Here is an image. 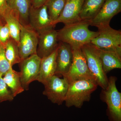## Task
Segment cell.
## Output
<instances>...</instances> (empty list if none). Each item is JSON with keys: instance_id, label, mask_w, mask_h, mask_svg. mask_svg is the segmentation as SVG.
<instances>
[{"instance_id": "obj_1", "label": "cell", "mask_w": 121, "mask_h": 121, "mask_svg": "<svg viewBox=\"0 0 121 121\" xmlns=\"http://www.w3.org/2000/svg\"><path fill=\"white\" fill-rule=\"evenodd\" d=\"M89 26V21L82 20L65 25L62 28L57 31L58 41L67 43L72 50L81 48L90 43L98 34V31L90 30Z\"/></svg>"}, {"instance_id": "obj_2", "label": "cell", "mask_w": 121, "mask_h": 121, "mask_svg": "<svg viewBox=\"0 0 121 121\" xmlns=\"http://www.w3.org/2000/svg\"><path fill=\"white\" fill-rule=\"evenodd\" d=\"M95 81L91 79H83L69 83L65 98V105L69 108L75 106L81 108L83 103L90 100L91 94L97 88Z\"/></svg>"}, {"instance_id": "obj_3", "label": "cell", "mask_w": 121, "mask_h": 121, "mask_svg": "<svg viewBox=\"0 0 121 121\" xmlns=\"http://www.w3.org/2000/svg\"><path fill=\"white\" fill-rule=\"evenodd\" d=\"M98 34L91 41L95 47L104 51L116 52L121 56V31L110 25L98 28Z\"/></svg>"}, {"instance_id": "obj_4", "label": "cell", "mask_w": 121, "mask_h": 121, "mask_svg": "<svg viewBox=\"0 0 121 121\" xmlns=\"http://www.w3.org/2000/svg\"><path fill=\"white\" fill-rule=\"evenodd\" d=\"M117 78L108 79L107 87L103 90L104 99L107 105V113L111 121H121V93L116 85Z\"/></svg>"}, {"instance_id": "obj_5", "label": "cell", "mask_w": 121, "mask_h": 121, "mask_svg": "<svg viewBox=\"0 0 121 121\" xmlns=\"http://www.w3.org/2000/svg\"><path fill=\"white\" fill-rule=\"evenodd\" d=\"M91 74L98 86L105 90L108 86V79L103 69L101 63L94 48L90 43L81 48Z\"/></svg>"}, {"instance_id": "obj_6", "label": "cell", "mask_w": 121, "mask_h": 121, "mask_svg": "<svg viewBox=\"0 0 121 121\" xmlns=\"http://www.w3.org/2000/svg\"><path fill=\"white\" fill-rule=\"evenodd\" d=\"M39 35L29 25L21 24L18 47L22 60L32 55L36 54Z\"/></svg>"}, {"instance_id": "obj_7", "label": "cell", "mask_w": 121, "mask_h": 121, "mask_svg": "<svg viewBox=\"0 0 121 121\" xmlns=\"http://www.w3.org/2000/svg\"><path fill=\"white\" fill-rule=\"evenodd\" d=\"M43 94L54 104L62 105L65 101L69 83L65 78L55 75L43 84Z\"/></svg>"}, {"instance_id": "obj_8", "label": "cell", "mask_w": 121, "mask_h": 121, "mask_svg": "<svg viewBox=\"0 0 121 121\" xmlns=\"http://www.w3.org/2000/svg\"><path fill=\"white\" fill-rule=\"evenodd\" d=\"M73 59L72 64L67 73L63 76L69 83L75 80L91 79H94L91 74L86 58L81 48L72 50Z\"/></svg>"}, {"instance_id": "obj_9", "label": "cell", "mask_w": 121, "mask_h": 121, "mask_svg": "<svg viewBox=\"0 0 121 121\" xmlns=\"http://www.w3.org/2000/svg\"><path fill=\"white\" fill-rule=\"evenodd\" d=\"M41 61V58L37 54H35L22 60L20 63L21 81L25 90H28L30 83L37 80Z\"/></svg>"}, {"instance_id": "obj_10", "label": "cell", "mask_w": 121, "mask_h": 121, "mask_svg": "<svg viewBox=\"0 0 121 121\" xmlns=\"http://www.w3.org/2000/svg\"><path fill=\"white\" fill-rule=\"evenodd\" d=\"M29 24L38 33L54 29L56 25L51 20L45 4L39 8L31 5L29 16Z\"/></svg>"}, {"instance_id": "obj_11", "label": "cell", "mask_w": 121, "mask_h": 121, "mask_svg": "<svg viewBox=\"0 0 121 121\" xmlns=\"http://www.w3.org/2000/svg\"><path fill=\"white\" fill-rule=\"evenodd\" d=\"M121 11V0H105L97 16L89 21L90 26L98 28L109 25L114 17Z\"/></svg>"}, {"instance_id": "obj_12", "label": "cell", "mask_w": 121, "mask_h": 121, "mask_svg": "<svg viewBox=\"0 0 121 121\" xmlns=\"http://www.w3.org/2000/svg\"><path fill=\"white\" fill-rule=\"evenodd\" d=\"M39 35L36 54L41 59L51 54L58 47V32L52 29Z\"/></svg>"}, {"instance_id": "obj_13", "label": "cell", "mask_w": 121, "mask_h": 121, "mask_svg": "<svg viewBox=\"0 0 121 121\" xmlns=\"http://www.w3.org/2000/svg\"><path fill=\"white\" fill-rule=\"evenodd\" d=\"M73 59V51L70 46L60 42L57 48L55 75L63 76L67 73L72 64Z\"/></svg>"}, {"instance_id": "obj_14", "label": "cell", "mask_w": 121, "mask_h": 121, "mask_svg": "<svg viewBox=\"0 0 121 121\" xmlns=\"http://www.w3.org/2000/svg\"><path fill=\"white\" fill-rule=\"evenodd\" d=\"M84 0H66L61 15L55 24L62 23L65 25L81 20L80 15Z\"/></svg>"}, {"instance_id": "obj_15", "label": "cell", "mask_w": 121, "mask_h": 121, "mask_svg": "<svg viewBox=\"0 0 121 121\" xmlns=\"http://www.w3.org/2000/svg\"><path fill=\"white\" fill-rule=\"evenodd\" d=\"M92 45L99 58L103 71L106 74L113 69H121V56L116 52L100 50Z\"/></svg>"}, {"instance_id": "obj_16", "label": "cell", "mask_w": 121, "mask_h": 121, "mask_svg": "<svg viewBox=\"0 0 121 121\" xmlns=\"http://www.w3.org/2000/svg\"><path fill=\"white\" fill-rule=\"evenodd\" d=\"M57 48L49 55L41 59L40 69L36 81L43 84L55 75Z\"/></svg>"}, {"instance_id": "obj_17", "label": "cell", "mask_w": 121, "mask_h": 121, "mask_svg": "<svg viewBox=\"0 0 121 121\" xmlns=\"http://www.w3.org/2000/svg\"><path fill=\"white\" fill-rule=\"evenodd\" d=\"M8 8L17 15L21 24H29V16L31 4L30 0H7Z\"/></svg>"}, {"instance_id": "obj_18", "label": "cell", "mask_w": 121, "mask_h": 121, "mask_svg": "<svg viewBox=\"0 0 121 121\" xmlns=\"http://www.w3.org/2000/svg\"><path fill=\"white\" fill-rule=\"evenodd\" d=\"M2 20L8 26L11 38L16 41L18 44L21 24L17 15L14 11L8 8L2 17Z\"/></svg>"}, {"instance_id": "obj_19", "label": "cell", "mask_w": 121, "mask_h": 121, "mask_svg": "<svg viewBox=\"0 0 121 121\" xmlns=\"http://www.w3.org/2000/svg\"><path fill=\"white\" fill-rule=\"evenodd\" d=\"M105 0H84L80 17L82 20L90 21L97 16Z\"/></svg>"}, {"instance_id": "obj_20", "label": "cell", "mask_w": 121, "mask_h": 121, "mask_svg": "<svg viewBox=\"0 0 121 121\" xmlns=\"http://www.w3.org/2000/svg\"><path fill=\"white\" fill-rule=\"evenodd\" d=\"M3 76V79L14 97L24 91L21 81L20 72L16 71L11 67Z\"/></svg>"}, {"instance_id": "obj_21", "label": "cell", "mask_w": 121, "mask_h": 121, "mask_svg": "<svg viewBox=\"0 0 121 121\" xmlns=\"http://www.w3.org/2000/svg\"><path fill=\"white\" fill-rule=\"evenodd\" d=\"M5 52L6 58L12 67L22 61L20 56L18 44L12 38L5 45Z\"/></svg>"}, {"instance_id": "obj_22", "label": "cell", "mask_w": 121, "mask_h": 121, "mask_svg": "<svg viewBox=\"0 0 121 121\" xmlns=\"http://www.w3.org/2000/svg\"><path fill=\"white\" fill-rule=\"evenodd\" d=\"M66 0H47L45 4L51 20L55 23L60 16L65 6Z\"/></svg>"}, {"instance_id": "obj_23", "label": "cell", "mask_w": 121, "mask_h": 121, "mask_svg": "<svg viewBox=\"0 0 121 121\" xmlns=\"http://www.w3.org/2000/svg\"><path fill=\"white\" fill-rule=\"evenodd\" d=\"M3 75L0 74V103L12 101L14 99L12 93L3 79Z\"/></svg>"}, {"instance_id": "obj_24", "label": "cell", "mask_w": 121, "mask_h": 121, "mask_svg": "<svg viewBox=\"0 0 121 121\" xmlns=\"http://www.w3.org/2000/svg\"><path fill=\"white\" fill-rule=\"evenodd\" d=\"M11 67L5 56V45L0 42V74L3 76Z\"/></svg>"}, {"instance_id": "obj_25", "label": "cell", "mask_w": 121, "mask_h": 121, "mask_svg": "<svg viewBox=\"0 0 121 121\" xmlns=\"http://www.w3.org/2000/svg\"><path fill=\"white\" fill-rule=\"evenodd\" d=\"M11 39L8 25L5 22L0 24V42L5 45Z\"/></svg>"}, {"instance_id": "obj_26", "label": "cell", "mask_w": 121, "mask_h": 121, "mask_svg": "<svg viewBox=\"0 0 121 121\" xmlns=\"http://www.w3.org/2000/svg\"><path fill=\"white\" fill-rule=\"evenodd\" d=\"M8 8L7 0H0V18L2 20V17Z\"/></svg>"}, {"instance_id": "obj_27", "label": "cell", "mask_w": 121, "mask_h": 121, "mask_svg": "<svg viewBox=\"0 0 121 121\" xmlns=\"http://www.w3.org/2000/svg\"><path fill=\"white\" fill-rule=\"evenodd\" d=\"M31 5L35 8H39L45 4L47 0H30Z\"/></svg>"}, {"instance_id": "obj_28", "label": "cell", "mask_w": 121, "mask_h": 121, "mask_svg": "<svg viewBox=\"0 0 121 121\" xmlns=\"http://www.w3.org/2000/svg\"><path fill=\"white\" fill-rule=\"evenodd\" d=\"M3 21H4L2 19H1L0 18V24H1V23H3Z\"/></svg>"}]
</instances>
